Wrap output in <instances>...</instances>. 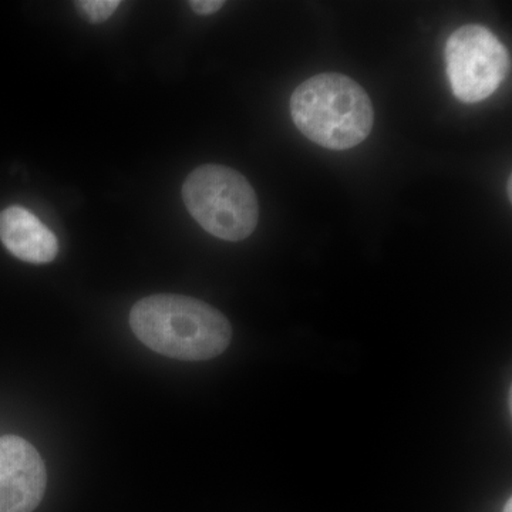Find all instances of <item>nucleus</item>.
Listing matches in <instances>:
<instances>
[{
  "instance_id": "1",
  "label": "nucleus",
  "mask_w": 512,
  "mask_h": 512,
  "mask_svg": "<svg viewBox=\"0 0 512 512\" xmlns=\"http://www.w3.org/2000/svg\"><path fill=\"white\" fill-rule=\"evenodd\" d=\"M130 326L147 348L171 359L200 362L220 356L232 339L229 320L208 303L161 293L133 306Z\"/></svg>"
},
{
  "instance_id": "2",
  "label": "nucleus",
  "mask_w": 512,
  "mask_h": 512,
  "mask_svg": "<svg viewBox=\"0 0 512 512\" xmlns=\"http://www.w3.org/2000/svg\"><path fill=\"white\" fill-rule=\"evenodd\" d=\"M293 123L303 136L328 150L359 146L372 133L375 110L366 90L340 73H320L296 87Z\"/></svg>"
},
{
  "instance_id": "3",
  "label": "nucleus",
  "mask_w": 512,
  "mask_h": 512,
  "mask_svg": "<svg viewBox=\"0 0 512 512\" xmlns=\"http://www.w3.org/2000/svg\"><path fill=\"white\" fill-rule=\"evenodd\" d=\"M185 207L208 234L229 242L254 234L259 220L258 197L244 175L225 165L195 168L183 187Z\"/></svg>"
},
{
  "instance_id": "4",
  "label": "nucleus",
  "mask_w": 512,
  "mask_h": 512,
  "mask_svg": "<svg viewBox=\"0 0 512 512\" xmlns=\"http://www.w3.org/2000/svg\"><path fill=\"white\" fill-rule=\"evenodd\" d=\"M448 82L461 103L473 104L493 96L507 79L511 57L507 47L480 25H467L448 37Z\"/></svg>"
},
{
  "instance_id": "5",
  "label": "nucleus",
  "mask_w": 512,
  "mask_h": 512,
  "mask_svg": "<svg viewBox=\"0 0 512 512\" xmlns=\"http://www.w3.org/2000/svg\"><path fill=\"white\" fill-rule=\"evenodd\" d=\"M47 485L42 457L18 436L0 439V512H33Z\"/></svg>"
},
{
  "instance_id": "6",
  "label": "nucleus",
  "mask_w": 512,
  "mask_h": 512,
  "mask_svg": "<svg viewBox=\"0 0 512 512\" xmlns=\"http://www.w3.org/2000/svg\"><path fill=\"white\" fill-rule=\"evenodd\" d=\"M0 241L10 254L29 264H49L59 254L56 235L18 205L0 212Z\"/></svg>"
},
{
  "instance_id": "7",
  "label": "nucleus",
  "mask_w": 512,
  "mask_h": 512,
  "mask_svg": "<svg viewBox=\"0 0 512 512\" xmlns=\"http://www.w3.org/2000/svg\"><path fill=\"white\" fill-rule=\"evenodd\" d=\"M74 5L89 22L103 23L114 15L121 2L120 0H80Z\"/></svg>"
},
{
  "instance_id": "8",
  "label": "nucleus",
  "mask_w": 512,
  "mask_h": 512,
  "mask_svg": "<svg viewBox=\"0 0 512 512\" xmlns=\"http://www.w3.org/2000/svg\"><path fill=\"white\" fill-rule=\"evenodd\" d=\"M188 5L197 15L210 16L220 12L225 2H222V0H191Z\"/></svg>"
},
{
  "instance_id": "9",
  "label": "nucleus",
  "mask_w": 512,
  "mask_h": 512,
  "mask_svg": "<svg viewBox=\"0 0 512 512\" xmlns=\"http://www.w3.org/2000/svg\"><path fill=\"white\" fill-rule=\"evenodd\" d=\"M504 512H512V501L508 500V503L505 504Z\"/></svg>"
},
{
  "instance_id": "10",
  "label": "nucleus",
  "mask_w": 512,
  "mask_h": 512,
  "mask_svg": "<svg viewBox=\"0 0 512 512\" xmlns=\"http://www.w3.org/2000/svg\"><path fill=\"white\" fill-rule=\"evenodd\" d=\"M511 181H512V178H508V197H512V190H511Z\"/></svg>"
}]
</instances>
